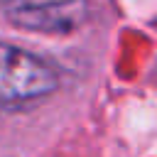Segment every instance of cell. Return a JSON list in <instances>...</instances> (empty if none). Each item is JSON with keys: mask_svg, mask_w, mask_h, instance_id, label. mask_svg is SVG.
I'll use <instances>...</instances> for the list:
<instances>
[{"mask_svg": "<svg viewBox=\"0 0 157 157\" xmlns=\"http://www.w3.org/2000/svg\"><path fill=\"white\" fill-rule=\"evenodd\" d=\"M59 86L56 71L37 54L0 42V105L17 108L47 98Z\"/></svg>", "mask_w": 157, "mask_h": 157, "instance_id": "1", "label": "cell"}, {"mask_svg": "<svg viewBox=\"0 0 157 157\" xmlns=\"http://www.w3.org/2000/svg\"><path fill=\"white\" fill-rule=\"evenodd\" d=\"M5 17L39 34L76 32L88 17V0H0Z\"/></svg>", "mask_w": 157, "mask_h": 157, "instance_id": "2", "label": "cell"}]
</instances>
